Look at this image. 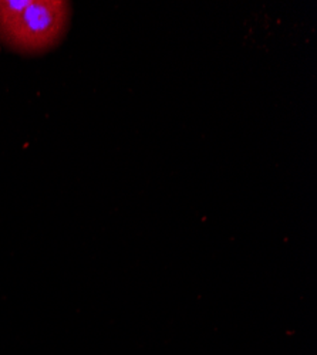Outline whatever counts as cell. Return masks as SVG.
I'll return each instance as SVG.
<instances>
[{
	"label": "cell",
	"instance_id": "1",
	"mask_svg": "<svg viewBox=\"0 0 317 355\" xmlns=\"http://www.w3.org/2000/svg\"><path fill=\"white\" fill-rule=\"evenodd\" d=\"M70 15L63 0H0V40L17 53H44L62 42Z\"/></svg>",
	"mask_w": 317,
	"mask_h": 355
}]
</instances>
